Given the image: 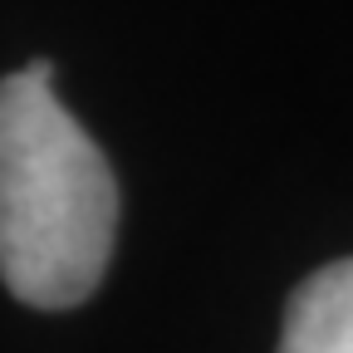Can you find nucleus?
<instances>
[{"label":"nucleus","instance_id":"f257e3e1","mask_svg":"<svg viewBox=\"0 0 353 353\" xmlns=\"http://www.w3.org/2000/svg\"><path fill=\"white\" fill-rule=\"evenodd\" d=\"M50 79V59L0 79V280L20 304L74 309L108 270L118 182Z\"/></svg>","mask_w":353,"mask_h":353},{"label":"nucleus","instance_id":"f03ea898","mask_svg":"<svg viewBox=\"0 0 353 353\" xmlns=\"http://www.w3.org/2000/svg\"><path fill=\"white\" fill-rule=\"evenodd\" d=\"M275 353H353V255L314 270L290 294Z\"/></svg>","mask_w":353,"mask_h":353}]
</instances>
